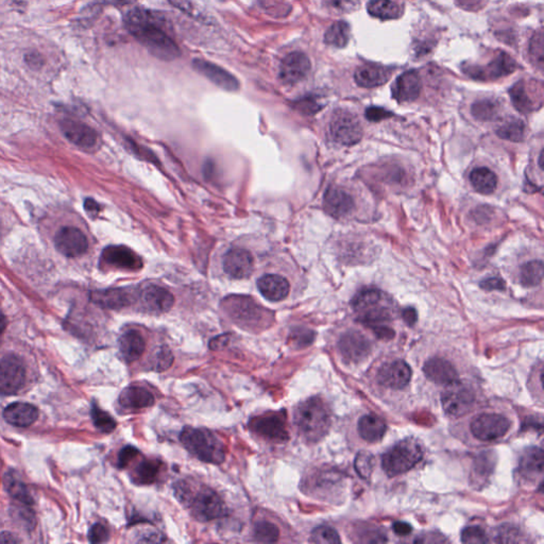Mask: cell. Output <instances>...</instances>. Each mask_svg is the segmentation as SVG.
Instances as JSON below:
<instances>
[{
    "label": "cell",
    "mask_w": 544,
    "mask_h": 544,
    "mask_svg": "<svg viewBox=\"0 0 544 544\" xmlns=\"http://www.w3.org/2000/svg\"><path fill=\"white\" fill-rule=\"evenodd\" d=\"M514 108L521 113H531L539 108L542 104V96H533L531 87L527 83H516L510 91Z\"/></svg>",
    "instance_id": "obj_30"
},
{
    "label": "cell",
    "mask_w": 544,
    "mask_h": 544,
    "mask_svg": "<svg viewBox=\"0 0 544 544\" xmlns=\"http://www.w3.org/2000/svg\"><path fill=\"white\" fill-rule=\"evenodd\" d=\"M126 25L133 37L154 57L172 61L180 56L176 42L166 32L162 20L151 12L143 9L129 12Z\"/></svg>",
    "instance_id": "obj_1"
},
{
    "label": "cell",
    "mask_w": 544,
    "mask_h": 544,
    "mask_svg": "<svg viewBox=\"0 0 544 544\" xmlns=\"http://www.w3.org/2000/svg\"><path fill=\"white\" fill-rule=\"evenodd\" d=\"M141 301L149 312L163 314L172 310L175 298L167 289L160 286H149L143 291Z\"/></svg>",
    "instance_id": "obj_26"
},
{
    "label": "cell",
    "mask_w": 544,
    "mask_h": 544,
    "mask_svg": "<svg viewBox=\"0 0 544 544\" xmlns=\"http://www.w3.org/2000/svg\"><path fill=\"white\" fill-rule=\"evenodd\" d=\"M310 542L312 543H341V539L339 533L333 527L318 526L312 531Z\"/></svg>",
    "instance_id": "obj_45"
},
{
    "label": "cell",
    "mask_w": 544,
    "mask_h": 544,
    "mask_svg": "<svg viewBox=\"0 0 544 544\" xmlns=\"http://www.w3.org/2000/svg\"><path fill=\"white\" fill-rule=\"evenodd\" d=\"M25 382L26 368L22 358L12 353L0 356V395H15Z\"/></svg>",
    "instance_id": "obj_9"
},
{
    "label": "cell",
    "mask_w": 544,
    "mask_h": 544,
    "mask_svg": "<svg viewBox=\"0 0 544 544\" xmlns=\"http://www.w3.org/2000/svg\"><path fill=\"white\" fill-rule=\"evenodd\" d=\"M176 497L200 522H208L227 514V506L222 498L204 486L195 488L187 481H179L176 485Z\"/></svg>",
    "instance_id": "obj_2"
},
{
    "label": "cell",
    "mask_w": 544,
    "mask_h": 544,
    "mask_svg": "<svg viewBox=\"0 0 544 544\" xmlns=\"http://www.w3.org/2000/svg\"><path fill=\"white\" fill-rule=\"evenodd\" d=\"M137 455H139V450L135 449L134 447H131V445H127L118 455V468H126Z\"/></svg>",
    "instance_id": "obj_53"
},
{
    "label": "cell",
    "mask_w": 544,
    "mask_h": 544,
    "mask_svg": "<svg viewBox=\"0 0 544 544\" xmlns=\"http://www.w3.org/2000/svg\"><path fill=\"white\" fill-rule=\"evenodd\" d=\"M412 379V369L403 360H396L385 365L379 371V384L391 389H402L407 386Z\"/></svg>",
    "instance_id": "obj_18"
},
{
    "label": "cell",
    "mask_w": 544,
    "mask_h": 544,
    "mask_svg": "<svg viewBox=\"0 0 544 544\" xmlns=\"http://www.w3.org/2000/svg\"><path fill=\"white\" fill-rule=\"evenodd\" d=\"M473 189L481 195H491L498 187V177L487 167L475 168L470 175Z\"/></svg>",
    "instance_id": "obj_36"
},
{
    "label": "cell",
    "mask_w": 544,
    "mask_h": 544,
    "mask_svg": "<svg viewBox=\"0 0 544 544\" xmlns=\"http://www.w3.org/2000/svg\"><path fill=\"white\" fill-rule=\"evenodd\" d=\"M101 260L108 265L122 269H139L141 260L132 250L124 246H111L102 252Z\"/></svg>",
    "instance_id": "obj_25"
},
{
    "label": "cell",
    "mask_w": 544,
    "mask_h": 544,
    "mask_svg": "<svg viewBox=\"0 0 544 544\" xmlns=\"http://www.w3.org/2000/svg\"><path fill=\"white\" fill-rule=\"evenodd\" d=\"M323 208L330 216L339 220L351 215L355 208V203L352 196L345 189L331 186L325 191Z\"/></svg>",
    "instance_id": "obj_16"
},
{
    "label": "cell",
    "mask_w": 544,
    "mask_h": 544,
    "mask_svg": "<svg viewBox=\"0 0 544 544\" xmlns=\"http://www.w3.org/2000/svg\"><path fill=\"white\" fill-rule=\"evenodd\" d=\"M373 467H374V462H373V456L370 453L362 451L358 454L355 460V470L362 479H366L370 477Z\"/></svg>",
    "instance_id": "obj_48"
},
{
    "label": "cell",
    "mask_w": 544,
    "mask_h": 544,
    "mask_svg": "<svg viewBox=\"0 0 544 544\" xmlns=\"http://www.w3.org/2000/svg\"><path fill=\"white\" fill-rule=\"evenodd\" d=\"M224 305L231 319L246 330H262L272 320V314L258 305L252 298L231 296L224 300Z\"/></svg>",
    "instance_id": "obj_6"
},
{
    "label": "cell",
    "mask_w": 544,
    "mask_h": 544,
    "mask_svg": "<svg viewBox=\"0 0 544 544\" xmlns=\"http://www.w3.org/2000/svg\"><path fill=\"white\" fill-rule=\"evenodd\" d=\"M258 287L262 297L271 302L286 299L291 291L289 281L278 274H265L258 281Z\"/></svg>",
    "instance_id": "obj_24"
},
{
    "label": "cell",
    "mask_w": 544,
    "mask_h": 544,
    "mask_svg": "<svg viewBox=\"0 0 544 544\" xmlns=\"http://www.w3.org/2000/svg\"><path fill=\"white\" fill-rule=\"evenodd\" d=\"M464 543H487L489 542L487 533L479 526H469L462 533Z\"/></svg>",
    "instance_id": "obj_50"
},
{
    "label": "cell",
    "mask_w": 544,
    "mask_h": 544,
    "mask_svg": "<svg viewBox=\"0 0 544 544\" xmlns=\"http://www.w3.org/2000/svg\"><path fill=\"white\" fill-rule=\"evenodd\" d=\"M180 441L185 449L201 462L220 464L226 460V445L208 429L185 427L181 431Z\"/></svg>",
    "instance_id": "obj_5"
},
{
    "label": "cell",
    "mask_w": 544,
    "mask_h": 544,
    "mask_svg": "<svg viewBox=\"0 0 544 544\" xmlns=\"http://www.w3.org/2000/svg\"><path fill=\"white\" fill-rule=\"evenodd\" d=\"M370 15L379 20H396L401 15V7L393 0H371L368 4Z\"/></svg>",
    "instance_id": "obj_38"
},
{
    "label": "cell",
    "mask_w": 544,
    "mask_h": 544,
    "mask_svg": "<svg viewBox=\"0 0 544 544\" xmlns=\"http://www.w3.org/2000/svg\"><path fill=\"white\" fill-rule=\"evenodd\" d=\"M505 285L503 279L498 278V277L488 278L481 282V289L487 291H504Z\"/></svg>",
    "instance_id": "obj_55"
},
{
    "label": "cell",
    "mask_w": 544,
    "mask_h": 544,
    "mask_svg": "<svg viewBox=\"0 0 544 544\" xmlns=\"http://www.w3.org/2000/svg\"><path fill=\"white\" fill-rule=\"evenodd\" d=\"M293 421L304 441L318 443L330 429V410L322 400L310 398L296 407Z\"/></svg>",
    "instance_id": "obj_3"
},
{
    "label": "cell",
    "mask_w": 544,
    "mask_h": 544,
    "mask_svg": "<svg viewBox=\"0 0 544 544\" xmlns=\"http://www.w3.org/2000/svg\"><path fill=\"white\" fill-rule=\"evenodd\" d=\"M543 280V262L531 260L521 267L520 282L525 287L538 286Z\"/></svg>",
    "instance_id": "obj_39"
},
{
    "label": "cell",
    "mask_w": 544,
    "mask_h": 544,
    "mask_svg": "<svg viewBox=\"0 0 544 544\" xmlns=\"http://www.w3.org/2000/svg\"><path fill=\"white\" fill-rule=\"evenodd\" d=\"M315 333L308 329L298 328L289 335V343L296 348L308 347L314 341Z\"/></svg>",
    "instance_id": "obj_49"
},
{
    "label": "cell",
    "mask_w": 544,
    "mask_h": 544,
    "mask_svg": "<svg viewBox=\"0 0 544 544\" xmlns=\"http://www.w3.org/2000/svg\"><path fill=\"white\" fill-rule=\"evenodd\" d=\"M510 421L499 414H483L473 419L471 431L481 441H493L505 436Z\"/></svg>",
    "instance_id": "obj_12"
},
{
    "label": "cell",
    "mask_w": 544,
    "mask_h": 544,
    "mask_svg": "<svg viewBox=\"0 0 544 544\" xmlns=\"http://www.w3.org/2000/svg\"><path fill=\"white\" fill-rule=\"evenodd\" d=\"M423 457V448L412 438L393 445L382 458V467L388 476L395 477L412 470Z\"/></svg>",
    "instance_id": "obj_7"
},
{
    "label": "cell",
    "mask_w": 544,
    "mask_h": 544,
    "mask_svg": "<svg viewBox=\"0 0 544 544\" xmlns=\"http://www.w3.org/2000/svg\"><path fill=\"white\" fill-rule=\"evenodd\" d=\"M224 272L230 278L241 280L251 276L254 270V260L252 254L247 250H229L224 258Z\"/></svg>",
    "instance_id": "obj_15"
},
{
    "label": "cell",
    "mask_w": 544,
    "mask_h": 544,
    "mask_svg": "<svg viewBox=\"0 0 544 544\" xmlns=\"http://www.w3.org/2000/svg\"><path fill=\"white\" fill-rule=\"evenodd\" d=\"M20 540L9 531L0 533V544L1 543H20Z\"/></svg>",
    "instance_id": "obj_59"
},
{
    "label": "cell",
    "mask_w": 544,
    "mask_h": 544,
    "mask_svg": "<svg viewBox=\"0 0 544 544\" xmlns=\"http://www.w3.org/2000/svg\"><path fill=\"white\" fill-rule=\"evenodd\" d=\"M89 298L96 305L108 310H120L131 303L130 295L122 289L95 291L91 293Z\"/></svg>",
    "instance_id": "obj_31"
},
{
    "label": "cell",
    "mask_w": 544,
    "mask_h": 544,
    "mask_svg": "<svg viewBox=\"0 0 544 544\" xmlns=\"http://www.w3.org/2000/svg\"><path fill=\"white\" fill-rule=\"evenodd\" d=\"M516 63L508 54L500 53L491 63L483 68H470L467 74L475 79L488 80V79H498L507 76L516 70Z\"/></svg>",
    "instance_id": "obj_21"
},
{
    "label": "cell",
    "mask_w": 544,
    "mask_h": 544,
    "mask_svg": "<svg viewBox=\"0 0 544 544\" xmlns=\"http://www.w3.org/2000/svg\"><path fill=\"white\" fill-rule=\"evenodd\" d=\"M118 347L122 360L131 364L143 355L146 350V341L137 331H127L120 336Z\"/></svg>",
    "instance_id": "obj_32"
},
{
    "label": "cell",
    "mask_w": 544,
    "mask_h": 544,
    "mask_svg": "<svg viewBox=\"0 0 544 544\" xmlns=\"http://www.w3.org/2000/svg\"><path fill=\"white\" fill-rule=\"evenodd\" d=\"M402 317H403V320L405 321L406 324L412 327L417 321L416 310L412 308H405V310H403V312H402Z\"/></svg>",
    "instance_id": "obj_57"
},
{
    "label": "cell",
    "mask_w": 544,
    "mask_h": 544,
    "mask_svg": "<svg viewBox=\"0 0 544 544\" xmlns=\"http://www.w3.org/2000/svg\"><path fill=\"white\" fill-rule=\"evenodd\" d=\"M296 108L299 110L302 113L308 114V115H312V114L317 113V112L322 108L318 100L314 97H305L303 99L299 100L296 102Z\"/></svg>",
    "instance_id": "obj_52"
},
{
    "label": "cell",
    "mask_w": 544,
    "mask_h": 544,
    "mask_svg": "<svg viewBox=\"0 0 544 544\" xmlns=\"http://www.w3.org/2000/svg\"><path fill=\"white\" fill-rule=\"evenodd\" d=\"M60 127L66 139L78 147L91 149L97 144V133L83 122L66 120L61 122Z\"/></svg>",
    "instance_id": "obj_19"
},
{
    "label": "cell",
    "mask_w": 544,
    "mask_h": 544,
    "mask_svg": "<svg viewBox=\"0 0 544 544\" xmlns=\"http://www.w3.org/2000/svg\"><path fill=\"white\" fill-rule=\"evenodd\" d=\"M339 350L343 358L348 362H360L368 355L370 351V343L360 332L350 331L346 333L339 341Z\"/></svg>",
    "instance_id": "obj_20"
},
{
    "label": "cell",
    "mask_w": 544,
    "mask_h": 544,
    "mask_svg": "<svg viewBox=\"0 0 544 544\" xmlns=\"http://www.w3.org/2000/svg\"><path fill=\"white\" fill-rule=\"evenodd\" d=\"M310 70V61L303 52L289 53L281 62L279 79L286 85L297 84L308 77Z\"/></svg>",
    "instance_id": "obj_13"
},
{
    "label": "cell",
    "mask_w": 544,
    "mask_h": 544,
    "mask_svg": "<svg viewBox=\"0 0 544 544\" xmlns=\"http://www.w3.org/2000/svg\"><path fill=\"white\" fill-rule=\"evenodd\" d=\"M352 308L358 314V321L370 328L384 325L395 317L391 300L379 289L360 291L352 300Z\"/></svg>",
    "instance_id": "obj_4"
},
{
    "label": "cell",
    "mask_w": 544,
    "mask_h": 544,
    "mask_svg": "<svg viewBox=\"0 0 544 544\" xmlns=\"http://www.w3.org/2000/svg\"><path fill=\"white\" fill-rule=\"evenodd\" d=\"M84 208L91 217L97 216L100 210L99 204L93 199H87L84 202Z\"/></svg>",
    "instance_id": "obj_58"
},
{
    "label": "cell",
    "mask_w": 544,
    "mask_h": 544,
    "mask_svg": "<svg viewBox=\"0 0 544 544\" xmlns=\"http://www.w3.org/2000/svg\"><path fill=\"white\" fill-rule=\"evenodd\" d=\"M54 245L66 258H78L87 251L89 241L82 231L77 228H63L54 237Z\"/></svg>",
    "instance_id": "obj_14"
},
{
    "label": "cell",
    "mask_w": 544,
    "mask_h": 544,
    "mask_svg": "<svg viewBox=\"0 0 544 544\" xmlns=\"http://www.w3.org/2000/svg\"><path fill=\"white\" fill-rule=\"evenodd\" d=\"M194 70L212 81L215 85L226 91H234L239 89V82L232 74L205 60L196 59L193 62Z\"/></svg>",
    "instance_id": "obj_17"
},
{
    "label": "cell",
    "mask_w": 544,
    "mask_h": 544,
    "mask_svg": "<svg viewBox=\"0 0 544 544\" xmlns=\"http://www.w3.org/2000/svg\"><path fill=\"white\" fill-rule=\"evenodd\" d=\"M4 486L8 495L14 501L24 506H32L34 503L26 483L20 479L15 471L9 470L6 473L4 477Z\"/></svg>",
    "instance_id": "obj_35"
},
{
    "label": "cell",
    "mask_w": 544,
    "mask_h": 544,
    "mask_svg": "<svg viewBox=\"0 0 544 544\" xmlns=\"http://www.w3.org/2000/svg\"><path fill=\"white\" fill-rule=\"evenodd\" d=\"M358 434L367 443H375L382 441L387 431L385 421L375 415H366L358 421Z\"/></svg>",
    "instance_id": "obj_33"
},
{
    "label": "cell",
    "mask_w": 544,
    "mask_h": 544,
    "mask_svg": "<svg viewBox=\"0 0 544 544\" xmlns=\"http://www.w3.org/2000/svg\"><path fill=\"white\" fill-rule=\"evenodd\" d=\"M7 318H6L5 315L0 312V337H1V335H3L4 332H5L6 328H7Z\"/></svg>",
    "instance_id": "obj_61"
},
{
    "label": "cell",
    "mask_w": 544,
    "mask_h": 544,
    "mask_svg": "<svg viewBox=\"0 0 544 544\" xmlns=\"http://www.w3.org/2000/svg\"><path fill=\"white\" fill-rule=\"evenodd\" d=\"M349 25L345 22H336L325 32L324 42L330 46L343 48L349 42Z\"/></svg>",
    "instance_id": "obj_41"
},
{
    "label": "cell",
    "mask_w": 544,
    "mask_h": 544,
    "mask_svg": "<svg viewBox=\"0 0 544 544\" xmlns=\"http://www.w3.org/2000/svg\"><path fill=\"white\" fill-rule=\"evenodd\" d=\"M475 396L468 387L460 383L448 385L441 396V403L445 414L450 417H462L468 414L474 405Z\"/></svg>",
    "instance_id": "obj_11"
},
{
    "label": "cell",
    "mask_w": 544,
    "mask_h": 544,
    "mask_svg": "<svg viewBox=\"0 0 544 544\" xmlns=\"http://www.w3.org/2000/svg\"><path fill=\"white\" fill-rule=\"evenodd\" d=\"M249 426L254 434L271 443H282L289 439L286 418L281 412L252 418Z\"/></svg>",
    "instance_id": "obj_10"
},
{
    "label": "cell",
    "mask_w": 544,
    "mask_h": 544,
    "mask_svg": "<svg viewBox=\"0 0 544 544\" xmlns=\"http://www.w3.org/2000/svg\"><path fill=\"white\" fill-rule=\"evenodd\" d=\"M423 371L427 379L436 384L448 386L460 381L457 371L453 365L443 358H435L427 360L423 367Z\"/></svg>",
    "instance_id": "obj_22"
},
{
    "label": "cell",
    "mask_w": 544,
    "mask_h": 544,
    "mask_svg": "<svg viewBox=\"0 0 544 544\" xmlns=\"http://www.w3.org/2000/svg\"><path fill=\"white\" fill-rule=\"evenodd\" d=\"M393 70L377 64H364L356 70L354 79L360 87L366 89L385 84L391 78Z\"/></svg>",
    "instance_id": "obj_27"
},
{
    "label": "cell",
    "mask_w": 544,
    "mask_h": 544,
    "mask_svg": "<svg viewBox=\"0 0 544 544\" xmlns=\"http://www.w3.org/2000/svg\"><path fill=\"white\" fill-rule=\"evenodd\" d=\"M391 116H393V113L386 111L385 108H377V106L367 108L366 118L370 122H381V120H386V118H391Z\"/></svg>",
    "instance_id": "obj_54"
},
{
    "label": "cell",
    "mask_w": 544,
    "mask_h": 544,
    "mask_svg": "<svg viewBox=\"0 0 544 544\" xmlns=\"http://www.w3.org/2000/svg\"><path fill=\"white\" fill-rule=\"evenodd\" d=\"M543 34L542 32L538 33L533 37L529 47V56L531 60L536 64L538 68L541 70L543 68L544 48H543Z\"/></svg>",
    "instance_id": "obj_47"
},
{
    "label": "cell",
    "mask_w": 544,
    "mask_h": 544,
    "mask_svg": "<svg viewBox=\"0 0 544 544\" xmlns=\"http://www.w3.org/2000/svg\"><path fill=\"white\" fill-rule=\"evenodd\" d=\"M331 139L343 146H353L360 143L362 137V128L355 114L347 110L335 112L329 127Z\"/></svg>",
    "instance_id": "obj_8"
},
{
    "label": "cell",
    "mask_w": 544,
    "mask_h": 544,
    "mask_svg": "<svg viewBox=\"0 0 544 544\" xmlns=\"http://www.w3.org/2000/svg\"><path fill=\"white\" fill-rule=\"evenodd\" d=\"M174 362V355L167 347H160L152 358V368L158 372L165 371Z\"/></svg>",
    "instance_id": "obj_46"
},
{
    "label": "cell",
    "mask_w": 544,
    "mask_h": 544,
    "mask_svg": "<svg viewBox=\"0 0 544 544\" xmlns=\"http://www.w3.org/2000/svg\"><path fill=\"white\" fill-rule=\"evenodd\" d=\"M228 343V335H222V336L217 337V339H213V341H210V348H212V350H217L220 349V345H222V347H224V346H226Z\"/></svg>",
    "instance_id": "obj_60"
},
{
    "label": "cell",
    "mask_w": 544,
    "mask_h": 544,
    "mask_svg": "<svg viewBox=\"0 0 544 544\" xmlns=\"http://www.w3.org/2000/svg\"><path fill=\"white\" fill-rule=\"evenodd\" d=\"M110 538L108 529L101 523H96L89 529V540L91 543H103Z\"/></svg>",
    "instance_id": "obj_51"
},
{
    "label": "cell",
    "mask_w": 544,
    "mask_h": 544,
    "mask_svg": "<svg viewBox=\"0 0 544 544\" xmlns=\"http://www.w3.org/2000/svg\"><path fill=\"white\" fill-rule=\"evenodd\" d=\"M162 462L158 460H143L135 468L133 481L137 485H150L156 483L160 474Z\"/></svg>",
    "instance_id": "obj_37"
},
{
    "label": "cell",
    "mask_w": 544,
    "mask_h": 544,
    "mask_svg": "<svg viewBox=\"0 0 544 544\" xmlns=\"http://www.w3.org/2000/svg\"><path fill=\"white\" fill-rule=\"evenodd\" d=\"M499 104L493 100H481L472 106V115L481 122H491L499 115Z\"/></svg>",
    "instance_id": "obj_43"
},
{
    "label": "cell",
    "mask_w": 544,
    "mask_h": 544,
    "mask_svg": "<svg viewBox=\"0 0 544 544\" xmlns=\"http://www.w3.org/2000/svg\"><path fill=\"white\" fill-rule=\"evenodd\" d=\"M4 418L14 426L28 427L39 418V410L32 404L15 402L6 407Z\"/></svg>",
    "instance_id": "obj_29"
},
{
    "label": "cell",
    "mask_w": 544,
    "mask_h": 544,
    "mask_svg": "<svg viewBox=\"0 0 544 544\" xmlns=\"http://www.w3.org/2000/svg\"><path fill=\"white\" fill-rule=\"evenodd\" d=\"M525 134H526V127L524 122L516 118L508 120L497 130V135L500 139L514 141V143L522 141L525 139Z\"/></svg>",
    "instance_id": "obj_40"
},
{
    "label": "cell",
    "mask_w": 544,
    "mask_h": 544,
    "mask_svg": "<svg viewBox=\"0 0 544 544\" xmlns=\"http://www.w3.org/2000/svg\"><path fill=\"white\" fill-rule=\"evenodd\" d=\"M91 415L94 425L101 433L110 434L116 429L118 423L112 418L111 415H108V412L102 410L96 404H93V406H91Z\"/></svg>",
    "instance_id": "obj_44"
},
{
    "label": "cell",
    "mask_w": 544,
    "mask_h": 544,
    "mask_svg": "<svg viewBox=\"0 0 544 544\" xmlns=\"http://www.w3.org/2000/svg\"><path fill=\"white\" fill-rule=\"evenodd\" d=\"M254 539L260 543H276L280 538L278 526L269 521H260L254 526Z\"/></svg>",
    "instance_id": "obj_42"
},
{
    "label": "cell",
    "mask_w": 544,
    "mask_h": 544,
    "mask_svg": "<svg viewBox=\"0 0 544 544\" xmlns=\"http://www.w3.org/2000/svg\"><path fill=\"white\" fill-rule=\"evenodd\" d=\"M393 529L398 536H401V537H405V536L412 533V525L406 522H402V521L393 523Z\"/></svg>",
    "instance_id": "obj_56"
},
{
    "label": "cell",
    "mask_w": 544,
    "mask_h": 544,
    "mask_svg": "<svg viewBox=\"0 0 544 544\" xmlns=\"http://www.w3.org/2000/svg\"><path fill=\"white\" fill-rule=\"evenodd\" d=\"M118 402L125 410H137L151 407L156 399L148 389L139 385H131L122 391Z\"/></svg>",
    "instance_id": "obj_28"
},
{
    "label": "cell",
    "mask_w": 544,
    "mask_h": 544,
    "mask_svg": "<svg viewBox=\"0 0 544 544\" xmlns=\"http://www.w3.org/2000/svg\"><path fill=\"white\" fill-rule=\"evenodd\" d=\"M421 79L415 70L402 74L393 87V96L398 102H412L420 95Z\"/></svg>",
    "instance_id": "obj_23"
},
{
    "label": "cell",
    "mask_w": 544,
    "mask_h": 544,
    "mask_svg": "<svg viewBox=\"0 0 544 544\" xmlns=\"http://www.w3.org/2000/svg\"><path fill=\"white\" fill-rule=\"evenodd\" d=\"M543 451L541 448H531L521 456L519 472L525 479H535L543 473Z\"/></svg>",
    "instance_id": "obj_34"
}]
</instances>
